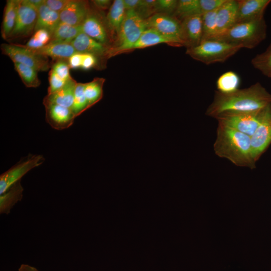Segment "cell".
<instances>
[{
    "instance_id": "603a6c76",
    "label": "cell",
    "mask_w": 271,
    "mask_h": 271,
    "mask_svg": "<svg viewBox=\"0 0 271 271\" xmlns=\"http://www.w3.org/2000/svg\"><path fill=\"white\" fill-rule=\"evenodd\" d=\"M24 189L19 181L0 195V213L8 214L23 197Z\"/></svg>"
},
{
    "instance_id": "b9f144b4",
    "label": "cell",
    "mask_w": 271,
    "mask_h": 271,
    "mask_svg": "<svg viewBox=\"0 0 271 271\" xmlns=\"http://www.w3.org/2000/svg\"><path fill=\"white\" fill-rule=\"evenodd\" d=\"M70 68H81L82 62V53L76 52L73 54L68 60Z\"/></svg>"
},
{
    "instance_id": "8d00e7d4",
    "label": "cell",
    "mask_w": 271,
    "mask_h": 271,
    "mask_svg": "<svg viewBox=\"0 0 271 271\" xmlns=\"http://www.w3.org/2000/svg\"><path fill=\"white\" fill-rule=\"evenodd\" d=\"M49 86L48 88V94L58 91L63 87L67 82V81L58 77L52 69L49 72Z\"/></svg>"
},
{
    "instance_id": "9a60e30c",
    "label": "cell",
    "mask_w": 271,
    "mask_h": 271,
    "mask_svg": "<svg viewBox=\"0 0 271 271\" xmlns=\"http://www.w3.org/2000/svg\"><path fill=\"white\" fill-rule=\"evenodd\" d=\"M235 23L256 20L263 17L264 11L269 0H237Z\"/></svg>"
},
{
    "instance_id": "4316f807",
    "label": "cell",
    "mask_w": 271,
    "mask_h": 271,
    "mask_svg": "<svg viewBox=\"0 0 271 271\" xmlns=\"http://www.w3.org/2000/svg\"><path fill=\"white\" fill-rule=\"evenodd\" d=\"M104 81L102 78H96L89 82L85 83L84 92L89 108L102 98Z\"/></svg>"
},
{
    "instance_id": "6da1fadb",
    "label": "cell",
    "mask_w": 271,
    "mask_h": 271,
    "mask_svg": "<svg viewBox=\"0 0 271 271\" xmlns=\"http://www.w3.org/2000/svg\"><path fill=\"white\" fill-rule=\"evenodd\" d=\"M270 104L271 95L259 83H256L228 93L215 90L214 99L205 114L215 118L223 113L257 111Z\"/></svg>"
},
{
    "instance_id": "1f68e13d",
    "label": "cell",
    "mask_w": 271,
    "mask_h": 271,
    "mask_svg": "<svg viewBox=\"0 0 271 271\" xmlns=\"http://www.w3.org/2000/svg\"><path fill=\"white\" fill-rule=\"evenodd\" d=\"M218 9L202 14L203 28L202 41L211 39L215 36L216 34V15Z\"/></svg>"
},
{
    "instance_id": "e0dca14e",
    "label": "cell",
    "mask_w": 271,
    "mask_h": 271,
    "mask_svg": "<svg viewBox=\"0 0 271 271\" xmlns=\"http://www.w3.org/2000/svg\"><path fill=\"white\" fill-rule=\"evenodd\" d=\"M237 6V1L226 0L219 8L216 15L215 36L224 32L235 24Z\"/></svg>"
},
{
    "instance_id": "74e56055",
    "label": "cell",
    "mask_w": 271,
    "mask_h": 271,
    "mask_svg": "<svg viewBox=\"0 0 271 271\" xmlns=\"http://www.w3.org/2000/svg\"><path fill=\"white\" fill-rule=\"evenodd\" d=\"M226 0H199L201 14L217 10Z\"/></svg>"
},
{
    "instance_id": "9c48e42d",
    "label": "cell",
    "mask_w": 271,
    "mask_h": 271,
    "mask_svg": "<svg viewBox=\"0 0 271 271\" xmlns=\"http://www.w3.org/2000/svg\"><path fill=\"white\" fill-rule=\"evenodd\" d=\"M45 161L41 155H30L2 174L0 176V195L6 192L33 169Z\"/></svg>"
},
{
    "instance_id": "44dd1931",
    "label": "cell",
    "mask_w": 271,
    "mask_h": 271,
    "mask_svg": "<svg viewBox=\"0 0 271 271\" xmlns=\"http://www.w3.org/2000/svg\"><path fill=\"white\" fill-rule=\"evenodd\" d=\"M32 50L57 61L68 60L73 54L77 52L71 43L60 42H50L41 48Z\"/></svg>"
},
{
    "instance_id": "4fadbf2b",
    "label": "cell",
    "mask_w": 271,
    "mask_h": 271,
    "mask_svg": "<svg viewBox=\"0 0 271 271\" xmlns=\"http://www.w3.org/2000/svg\"><path fill=\"white\" fill-rule=\"evenodd\" d=\"M181 22L183 46L187 48L198 46L202 40V14L186 17Z\"/></svg>"
},
{
    "instance_id": "ffe728a7",
    "label": "cell",
    "mask_w": 271,
    "mask_h": 271,
    "mask_svg": "<svg viewBox=\"0 0 271 271\" xmlns=\"http://www.w3.org/2000/svg\"><path fill=\"white\" fill-rule=\"evenodd\" d=\"M70 43L77 52L91 54L96 57L107 56L109 49L108 47L96 41L83 32Z\"/></svg>"
},
{
    "instance_id": "cb8c5ba5",
    "label": "cell",
    "mask_w": 271,
    "mask_h": 271,
    "mask_svg": "<svg viewBox=\"0 0 271 271\" xmlns=\"http://www.w3.org/2000/svg\"><path fill=\"white\" fill-rule=\"evenodd\" d=\"M18 0H8L5 7L2 21L1 35L8 40L13 32L17 19Z\"/></svg>"
},
{
    "instance_id": "277c9868",
    "label": "cell",
    "mask_w": 271,
    "mask_h": 271,
    "mask_svg": "<svg viewBox=\"0 0 271 271\" xmlns=\"http://www.w3.org/2000/svg\"><path fill=\"white\" fill-rule=\"evenodd\" d=\"M147 29L146 20L134 10L126 11L118 36L110 47L108 58L124 51L131 50L143 33Z\"/></svg>"
},
{
    "instance_id": "d4e9b609",
    "label": "cell",
    "mask_w": 271,
    "mask_h": 271,
    "mask_svg": "<svg viewBox=\"0 0 271 271\" xmlns=\"http://www.w3.org/2000/svg\"><path fill=\"white\" fill-rule=\"evenodd\" d=\"M160 43H167L178 46L174 41L162 35L157 31L152 29H147L132 46L131 50L144 48Z\"/></svg>"
},
{
    "instance_id": "83f0119b",
    "label": "cell",
    "mask_w": 271,
    "mask_h": 271,
    "mask_svg": "<svg viewBox=\"0 0 271 271\" xmlns=\"http://www.w3.org/2000/svg\"><path fill=\"white\" fill-rule=\"evenodd\" d=\"M195 15H201L199 0H179L173 16L181 21Z\"/></svg>"
},
{
    "instance_id": "ac0fdd59",
    "label": "cell",
    "mask_w": 271,
    "mask_h": 271,
    "mask_svg": "<svg viewBox=\"0 0 271 271\" xmlns=\"http://www.w3.org/2000/svg\"><path fill=\"white\" fill-rule=\"evenodd\" d=\"M77 83L74 79L71 78L61 89L53 93L46 95L43 100L44 106L55 104L72 109Z\"/></svg>"
},
{
    "instance_id": "f6af8a7d",
    "label": "cell",
    "mask_w": 271,
    "mask_h": 271,
    "mask_svg": "<svg viewBox=\"0 0 271 271\" xmlns=\"http://www.w3.org/2000/svg\"><path fill=\"white\" fill-rule=\"evenodd\" d=\"M18 271H39L36 267L27 264H22L18 269Z\"/></svg>"
},
{
    "instance_id": "e575fe53",
    "label": "cell",
    "mask_w": 271,
    "mask_h": 271,
    "mask_svg": "<svg viewBox=\"0 0 271 271\" xmlns=\"http://www.w3.org/2000/svg\"><path fill=\"white\" fill-rule=\"evenodd\" d=\"M136 11L144 19H145V17H147L151 15L152 16L153 15L152 14L157 11V1L141 0L139 7Z\"/></svg>"
},
{
    "instance_id": "8992f818",
    "label": "cell",
    "mask_w": 271,
    "mask_h": 271,
    "mask_svg": "<svg viewBox=\"0 0 271 271\" xmlns=\"http://www.w3.org/2000/svg\"><path fill=\"white\" fill-rule=\"evenodd\" d=\"M270 105L255 111L223 113L218 115L215 118L218 123L251 137L261 122Z\"/></svg>"
},
{
    "instance_id": "2e32d148",
    "label": "cell",
    "mask_w": 271,
    "mask_h": 271,
    "mask_svg": "<svg viewBox=\"0 0 271 271\" xmlns=\"http://www.w3.org/2000/svg\"><path fill=\"white\" fill-rule=\"evenodd\" d=\"M90 9L87 1L70 0L59 13L60 21L73 26L80 25L85 20Z\"/></svg>"
},
{
    "instance_id": "f35d334b",
    "label": "cell",
    "mask_w": 271,
    "mask_h": 271,
    "mask_svg": "<svg viewBox=\"0 0 271 271\" xmlns=\"http://www.w3.org/2000/svg\"><path fill=\"white\" fill-rule=\"evenodd\" d=\"M70 0H45V4L53 11L60 13Z\"/></svg>"
},
{
    "instance_id": "30bf717a",
    "label": "cell",
    "mask_w": 271,
    "mask_h": 271,
    "mask_svg": "<svg viewBox=\"0 0 271 271\" xmlns=\"http://www.w3.org/2000/svg\"><path fill=\"white\" fill-rule=\"evenodd\" d=\"M38 10L27 0H18L17 15L14 29L8 40L29 36L34 32Z\"/></svg>"
},
{
    "instance_id": "d590c367",
    "label": "cell",
    "mask_w": 271,
    "mask_h": 271,
    "mask_svg": "<svg viewBox=\"0 0 271 271\" xmlns=\"http://www.w3.org/2000/svg\"><path fill=\"white\" fill-rule=\"evenodd\" d=\"M178 4L176 0H157V11L162 12L161 13L172 16L175 12Z\"/></svg>"
},
{
    "instance_id": "bcb514c9",
    "label": "cell",
    "mask_w": 271,
    "mask_h": 271,
    "mask_svg": "<svg viewBox=\"0 0 271 271\" xmlns=\"http://www.w3.org/2000/svg\"><path fill=\"white\" fill-rule=\"evenodd\" d=\"M27 1L37 10L45 3V0H27Z\"/></svg>"
},
{
    "instance_id": "60d3db41",
    "label": "cell",
    "mask_w": 271,
    "mask_h": 271,
    "mask_svg": "<svg viewBox=\"0 0 271 271\" xmlns=\"http://www.w3.org/2000/svg\"><path fill=\"white\" fill-rule=\"evenodd\" d=\"M32 36L44 46L49 43L51 40L50 33L45 29L36 31Z\"/></svg>"
},
{
    "instance_id": "484cf974",
    "label": "cell",
    "mask_w": 271,
    "mask_h": 271,
    "mask_svg": "<svg viewBox=\"0 0 271 271\" xmlns=\"http://www.w3.org/2000/svg\"><path fill=\"white\" fill-rule=\"evenodd\" d=\"M81 32V25L73 26L60 22L51 35L50 42L70 43Z\"/></svg>"
},
{
    "instance_id": "ab89813d",
    "label": "cell",
    "mask_w": 271,
    "mask_h": 271,
    "mask_svg": "<svg viewBox=\"0 0 271 271\" xmlns=\"http://www.w3.org/2000/svg\"><path fill=\"white\" fill-rule=\"evenodd\" d=\"M97 63V57L89 53H82V62L81 68L88 70L94 67Z\"/></svg>"
},
{
    "instance_id": "7402d4cb",
    "label": "cell",
    "mask_w": 271,
    "mask_h": 271,
    "mask_svg": "<svg viewBox=\"0 0 271 271\" xmlns=\"http://www.w3.org/2000/svg\"><path fill=\"white\" fill-rule=\"evenodd\" d=\"M60 22L59 13L50 9L44 3L38 9V17L34 32L39 29H45L52 35Z\"/></svg>"
},
{
    "instance_id": "7a4b0ae2",
    "label": "cell",
    "mask_w": 271,
    "mask_h": 271,
    "mask_svg": "<svg viewBox=\"0 0 271 271\" xmlns=\"http://www.w3.org/2000/svg\"><path fill=\"white\" fill-rule=\"evenodd\" d=\"M213 149L217 156L236 166L255 168L250 137L235 129L218 123Z\"/></svg>"
},
{
    "instance_id": "f1b7e54d",
    "label": "cell",
    "mask_w": 271,
    "mask_h": 271,
    "mask_svg": "<svg viewBox=\"0 0 271 271\" xmlns=\"http://www.w3.org/2000/svg\"><path fill=\"white\" fill-rule=\"evenodd\" d=\"M240 78L233 71H229L222 74L216 81L218 91L225 93L235 91L238 89Z\"/></svg>"
},
{
    "instance_id": "4dcf8cb0",
    "label": "cell",
    "mask_w": 271,
    "mask_h": 271,
    "mask_svg": "<svg viewBox=\"0 0 271 271\" xmlns=\"http://www.w3.org/2000/svg\"><path fill=\"white\" fill-rule=\"evenodd\" d=\"M85 83L77 82L76 85L72 110L77 117L89 108L84 92Z\"/></svg>"
},
{
    "instance_id": "5bb4252c",
    "label": "cell",
    "mask_w": 271,
    "mask_h": 271,
    "mask_svg": "<svg viewBox=\"0 0 271 271\" xmlns=\"http://www.w3.org/2000/svg\"><path fill=\"white\" fill-rule=\"evenodd\" d=\"M45 107L46 121L55 129L61 130L70 127L76 117L71 108L55 104Z\"/></svg>"
},
{
    "instance_id": "7c38bea8",
    "label": "cell",
    "mask_w": 271,
    "mask_h": 271,
    "mask_svg": "<svg viewBox=\"0 0 271 271\" xmlns=\"http://www.w3.org/2000/svg\"><path fill=\"white\" fill-rule=\"evenodd\" d=\"M81 27L83 33L109 48L111 40L105 20L99 14L90 9Z\"/></svg>"
},
{
    "instance_id": "ba28073f",
    "label": "cell",
    "mask_w": 271,
    "mask_h": 271,
    "mask_svg": "<svg viewBox=\"0 0 271 271\" xmlns=\"http://www.w3.org/2000/svg\"><path fill=\"white\" fill-rule=\"evenodd\" d=\"M147 29H152L174 41L178 46H183L181 22L176 18L156 13L146 20Z\"/></svg>"
},
{
    "instance_id": "7dc6e473",
    "label": "cell",
    "mask_w": 271,
    "mask_h": 271,
    "mask_svg": "<svg viewBox=\"0 0 271 271\" xmlns=\"http://www.w3.org/2000/svg\"><path fill=\"white\" fill-rule=\"evenodd\" d=\"M270 77H271V76Z\"/></svg>"
},
{
    "instance_id": "d6a6232c",
    "label": "cell",
    "mask_w": 271,
    "mask_h": 271,
    "mask_svg": "<svg viewBox=\"0 0 271 271\" xmlns=\"http://www.w3.org/2000/svg\"><path fill=\"white\" fill-rule=\"evenodd\" d=\"M254 68L268 77L271 76V44L263 53L256 55L251 60Z\"/></svg>"
},
{
    "instance_id": "3957f363",
    "label": "cell",
    "mask_w": 271,
    "mask_h": 271,
    "mask_svg": "<svg viewBox=\"0 0 271 271\" xmlns=\"http://www.w3.org/2000/svg\"><path fill=\"white\" fill-rule=\"evenodd\" d=\"M265 35L266 26L262 17L252 21L235 23L211 39L220 40L241 48L252 49L265 38Z\"/></svg>"
},
{
    "instance_id": "7bdbcfd3",
    "label": "cell",
    "mask_w": 271,
    "mask_h": 271,
    "mask_svg": "<svg viewBox=\"0 0 271 271\" xmlns=\"http://www.w3.org/2000/svg\"><path fill=\"white\" fill-rule=\"evenodd\" d=\"M141 0H123L125 10L126 11H136L139 7Z\"/></svg>"
},
{
    "instance_id": "5b68a950",
    "label": "cell",
    "mask_w": 271,
    "mask_h": 271,
    "mask_svg": "<svg viewBox=\"0 0 271 271\" xmlns=\"http://www.w3.org/2000/svg\"><path fill=\"white\" fill-rule=\"evenodd\" d=\"M240 49L220 40L210 39L202 41L196 47L187 48L186 53L193 58L209 65L225 62Z\"/></svg>"
},
{
    "instance_id": "f546056e",
    "label": "cell",
    "mask_w": 271,
    "mask_h": 271,
    "mask_svg": "<svg viewBox=\"0 0 271 271\" xmlns=\"http://www.w3.org/2000/svg\"><path fill=\"white\" fill-rule=\"evenodd\" d=\"M14 64L15 69L27 87L36 88L40 86L41 81L36 70L18 63H14Z\"/></svg>"
},
{
    "instance_id": "52a82bcc",
    "label": "cell",
    "mask_w": 271,
    "mask_h": 271,
    "mask_svg": "<svg viewBox=\"0 0 271 271\" xmlns=\"http://www.w3.org/2000/svg\"><path fill=\"white\" fill-rule=\"evenodd\" d=\"M3 54L8 56L14 63L31 67L37 71H46L50 68L48 57L36 53L24 45L3 43L1 45Z\"/></svg>"
},
{
    "instance_id": "d6986e66",
    "label": "cell",
    "mask_w": 271,
    "mask_h": 271,
    "mask_svg": "<svg viewBox=\"0 0 271 271\" xmlns=\"http://www.w3.org/2000/svg\"><path fill=\"white\" fill-rule=\"evenodd\" d=\"M123 0L114 1L106 17L105 23L110 40H115L125 15Z\"/></svg>"
},
{
    "instance_id": "8fae6325",
    "label": "cell",
    "mask_w": 271,
    "mask_h": 271,
    "mask_svg": "<svg viewBox=\"0 0 271 271\" xmlns=\"http://www.w3.org/2000/svg\"><path fill=\"white\" fill-rule=\"evenodd\" d=\"M250 138L252 156L256 162L271 144V104Z\"/></svg>"
},
{
    "instance_id": "ee69618b",
    "label": "cell",
    "mask_w": 271,
    "mask_h": 271,
    "mask_svg": "<svg viewBox=\"0 0 271 271\" xmlns=\"http://www.w3.org/2000/svg\"><path fill=\"white\" fill-rule=\"evenodd\" d=\"M92 2L98 9L101 10L109 9L111 5V2L109 0H95Z\"/></svg>"
},
{
    "instance_id": "836d02e7",
    "label": "cell",
    "mask_w": 271,
    "mask_h": 271,
    "mask_svg": "<svg viewBox=\"0 0 271 271\" xmlns=\"http://www.w3.org/2000/svg\"><path fill=\"white\" fill-rule=\"evenodd\" d=\"M70 68L68 62L66 60H57L51 69L61 79L67 81L72 78L70 74Z\"/></svg>"
}]
</instances>
